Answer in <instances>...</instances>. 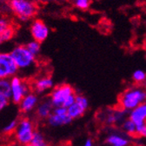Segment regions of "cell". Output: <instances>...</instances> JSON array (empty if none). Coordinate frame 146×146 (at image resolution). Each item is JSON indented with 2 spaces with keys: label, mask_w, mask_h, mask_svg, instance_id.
I'll use <instances>...</instances> for the list:
<instances>
[{
  "label": "cell",
  "mask_w": 146,
  "mask_h": 146,
  "mask_svg": "<svg viewBox=\"0 0 146 146\" xmlns=\"http://www.w3.org/2000/svg\"><path fill=\"white\" fill-rule=\"evenodd\" d=\"M18 68L11 53H0V79L11 78L16 76Z\"/></svg>",
  "instance_id": "obj_7"
},
{
  "label": "cell",
  "mask_w": 146,
  "mask_h": 146,
  "mask_svg": "<svg viewBox=\"0 0 146 146\" xmlns=\"http://www.w3.org/2000/svg\"><path fill=\"white\" fill-rule=\"evenodd\" d=\"M26 48L28 49V50L34 56H38L40 52V50H41V44L38 41H35V40H32V41H30L28 42V44L25 45Z\"/></svg>",
  "instance_id": "obj_20"
},
{
  "label": "cell",
  "mask_w": 146,
  "mask_h": 146,
  "mask_svg": "<svg viewBox=\"0 0 146 146\" xmlns=\"http://www.w3.org/2000/svg\"><path fill=\"white\" fill-rule=\"evenodd\" d=\"M10 101H11L10 98H8L6 96H4L2 94H0V111H4V110L9 105Z\"/></svg>",
  "instance_id": "obj_25"
},
{
  "label": "cell",
  "mask_w": 146,
  "mask_h": 146,
  "mask_svg": "<svg viewBox=\"0 0 146 146\" xmlns=\"http://www.w3.org/2000/svg\"><path fill=\"white\" fill-rule=\"evenodd\" d=\"M133 146H144V145H143V144H139V143H137V144H134Z\"/></svg>",
  "instance_id": "obj_30"
},
{
  "label": "cell",
  "mask_w": 146,
  "mask_h": 146,
  "mask_svg": "<svg viewBox=\"0 0 146 146\" xmlns=\"http://www.w3.org/2000/svg\"><path fill=\"white\" fill-rule=\"evenodd\" d=\"M10 26V23L5 18H0V34Z\"/></svg>",
  "instance_id": "obj_28"
},
{
  "label": "cell",
  "mask_w": 146,
  "mask_h": 146,
  "mask_svg": "<svg viewBox=\"0 0 146 146\" xmlns=\"http://www.w3.org/2000/svg\"><path fill=\"white\" fill-rule=\"evenodd\" d=\"M83 146H94V143H93V141L92 139H90V138H88L84 141V145Z\"/></svg>",
  "instance_id": "obj_29"
},
{
  "label": "cell",
  "mask_w": 146,
  "mask_h": 146,
  "mask_svg": "<svg viewBox=\"0 0 146 146\" xmlns=\"http://www.w3.org/2000/svg\"><path fill=\"white\" fill-rule=\"evenodd\" d=\"M54 86V81L50 77H42L34 81L32 88L36 93L44 94L50 90Z\"/></svg>",
  "instance_id": "obj_14"
},
{
  "label": "cell",
  "mask_w": 146,
  "mask_h": 146,
  "mask_svg": "<svg viewBox=\"0 0 146 146\" xmlns=\"http://www.w3.org/2000/svg\"><path fill=\"white\" fill-rule=\"evenodd\" d=\"M127 112L123 109H106L99 112L98 119L107 125H118L127 118Z\"/></svg>",
  "instance_id": "obj_6"
},
{
  "label": "cell",
  "mask_w": 146,
  "mask_h": 146,
  "mask_svg": "<svg viewBox=\"0 0 146 146\" xmlns=\"http://www.w3.org/2000/svg\"><path fill=\"white\" fill-rule=\"evenodd\" d=\"M74 93V89L71 85L68 84H63L53 88L50 93V100L54 107L63 106L65 99Z\"/></svg>",
  "instance_id": "obj_8"
},
{
  "label": "cell",
  "mask_w": 146,
  "mask_h": 146,
  "mask_svg": "<svg viewBox=\"0 0 146 146\" xmlns=\"http://www.w3.org/2000/svg\"><path fill=\"white\" fill-rule=\"evenodd\" d=\"M11 80L10 78L0 79V94L6 96L8 98L11 97Z\"/></svg>",
  "instance_id": "obj_19"
},
{
  "label": "cell",
  "mask_w": 146,
  "mask_h": 146,
  "mask_svg": "<svg viewBox=\"0 0 146 146\" xmlns=\"http://www.w3.org/2000/svg\"><path fill=\"white\" fill-rule=\"evenodd\" d=\"M89 108V100L84 95H76V102L67 108V112L70 118L77 119L82 117Z\"/></svg>",
  "instance_id": "obj_10"
},
{
  "label": "cell",
  "mask_w": 146,
  "mask_h": 146,
  "mask_svg": "<svg viewBox=\"0 0 146 146\" xmlns=\"http://www.w3.org/2000/svg\"><path fill=\"white\" fill-rule=\"evenodd\" d=\"M17 123H18V120L17 119H12L10 122H8L4 127H3V133L5 134H11L13 132H15L17 127Z\"/></svg>",
  "instance_id": "obj_21"
},
{
  "label": "cell",
  "mask_w": 146,
  "mask_h": 146,
  "mask_svg": "<svg viewBox=\"0 0 146 146\" xmlns=\"http://www.w3.org/2000/svg\"><path fill=\"white\" fill-rule=\"evenodd\" d=\"M35 131L33 122L29 117H23L18 120L17 127L14 132L15 139L18 144L27 146L31 143Z\"/></svg>",
  "instance_id": "obj_2"
},
{
  "label": "cell",
  "mask_w": 146,
  "mask_h": 146,
  "mask_svg": "<svg viewBox=\"0 0 146 146\" xmlns=\"http://www.w3.org/2000/svg\"><path fill=\"white\" fill-rule=\"evenodd\" d=\"M75 7L79 10H87L90 7V0H72Z\"/></svg>",
  "instance_id": "obj_24"
},
{
  "label": "cell",
  "mask_w": 146,
  "mask_h": 146,
  "mask_svg": "<svg viewBox=\"0 0 146 146\" xmlns=\"http://www.w3.org/2000/svg\"><path fill=\"white\" fill-rule=\"evenodd\" d=\"M11 80V101L15 104H19L25 96H26L30 90V85L27 82L24 81L21 78L14 76Z\"/></svg>",
  "instance_id": "obj_5"
},
{
  "label": "cell",
  "mask_w": 146,
  "mask_h": 146,
  "mask_svg": "<svg viewBox=\"0 0 146 146\" xmlns=\"http://www.w3.org/2000/svg\"><path fill=\"white\" fill-rule=\"evenodd\" d=\"M27 146H49V144L43 133L39 131H35L31 143Z\"/></svg>",
  "instance_id": "obj_18"
},
{
  "label": "cell",
  "mask_w": 146,
  "mask_h": 146,
  "mask_svg": "<svg viewBox=\"0 0 146 146\" xmlns=\"http://www.w3.org/2000/svg\"><path fill=\"white\" fill-rule=\"evenodd\" d=\"M137 135L141 137H146V123L137 126Z\"/></svg>",
  "instance_id": "obj_26"
},
{
  "label": "cell",
  "mask_w": 146,
  "mask_h": 146,
  "mask_svg": "<svg viewBox=\"0 0 146 146\" xmlns=\"http://www.w3.org/2000/svg\"><path fill=\"white\" fill-rule=\"evenodd\" d=\"M144 102H146V90L139 86H133L125 90L119 98L121 108L128 112Z\"/></svg>",
  "instance_id": "obj_1"
},
{
  "label": "cell",
  "mask_w": 146,
  "mask_h": 146,
  "mask_svg": "<svg viewBox=\"0 0 146 146\" xmlns=\"http://www.w3.org/2000/svg\"><path fill=\"white\" fill-rule=\"evenodd\" d=\"M18 70H25L31 69L36 63V57L32 55L25 45H18L13 48L11 52Z\"/></svg>",
  "instance_id": "obj_4"
},
{
  "label": "cell",
  "mask_w": 146,
  "mask_h": 146,
  "mask_svg": "<svg viewBox=\"0 0 146 146\" xmlns=\"http://www.w3.org/2000/svg\"><path fill=\"white\" fill-rule=\"evenodd\" d=\"M10 8L18 18L26 22L36 13V5L31 0H10Z\"/></svg>",
  "instance_id": "obj_3"
},
{
  "label": "cell",
  "mask_w": 146,
  "mask_h": 146,
  "mask_svg": "<svg viewBox=\"0 0 146 146\" xmlns=\"http://www.w3.org/2000/svg\"><path fill=\"white\" fill-rule=\"evenodd\" d=\"M132 79L136 83H143L146 80V72L143 70H136L132 73Z\"/></svg>",
  "instance_id": "obj_23"
},
{
  "label": "cell",
  "mask_w": 146,
  "mask_h": 146,
  "mask_svg": "<svg viewBox=\"0 0 146 146\" xmlns=\"http://www.w3.org/2000/svg\"><path fill=\"white\" fill-rule=\"evenodd\" d=\"M75 102H76V94L74 93V94L70 95V97H68V98L65 99V101H64L63 106L65 107V108H68V107H70V105H72Z\"/></svg>",
  "instance_id": "obj_27"
},
{
  "label": "cell",
  "mask_w": 146,
  "mask_h": 146,
  "mask_svg": "<svg viewBox=\"0 0 146 146\" xmlns=\"http://www.w3.org/2000/svg\"><path fill=\"white\" fill-rule=\"evenodd\" d=\"M121 130L128 136L137 135V125L129 117L121 123Z\"/></svg>",
  "instance_id": "obj_17"
},
{
  "label": "cell",
  "mask_w": 146,
  "mask_h": 146,
  "mask_svg": "<svg viewBox=\"0 0 146 146\" xmlns=\"http://www.w3.org/2000/svg\"><path fill=\"white\" fill-rule=\"evenodd\" d=\"M105 142L109 146H129L131 138L123 131L111 130L106 136Z\"/></svg>",
  "instance_id": "obj_12"
},
{
  "label": "cell",
  "mask_w": 146,
  "mask_h": 146,
  "mask_svg": "<svg viewBox=\"0 0 146 146\" xmlns=\"http://www.w3.org/2000/svg\"><path fill=\"white\" fill-rule=\"evenodd\" d=\"M72 119L67 112V108L64 106L54 107L50 117L47 118L49 125L51 127H61L70 123Z\"/></svg>",
  "instance_id": "obj_9"
},
{
  "label": "cell",
  "mask_w": 146,
  "mask_h": 146,
  "mask_svg": "<svg viewBox=\"0 0 146 146\" xmlns=\"http://www.w3.org/2000/svg\"><path fill=\"white\" fill-rule=\"evenodd\" d=\"M54 109L50 99H44L42 102L38 103L36 108V114L41 119H47L51 114Z\"/></svg>",
  "instance_id": "obj_16"
},
{
  "label": "cell",
  "mask_w": 146,
  "mask_h": 146,
  "mask_svg": "<svg viewBox=\"0 0 146 146\" xmlns=\"http://www.w3.org/2000/svg\"><path fill=\"white\" fill-rule=\"evenodd\" d=\"M14 33H15L14 28L10 25L7 29H5L1 34H0V39H1L2 42H7L13 38Z\"/></svg>",
  "instance_id": "obj_22"
},
{
  "label": "cell",
  "mask_w": 146,
  "mask_h": 146,
  "mask_svg": "<svg viewBox=\"0 0 146 146\" xmlns=\"http://www.w3.org/2000/svg\"><path fill=\"white\" fill-rule=\"evenodd\" d=\"M129 118H131L136 125H140L146 123V102L143 103L137 108L129 112Z\"/></svg>",
  "instance_id": "obj_15"
},
{
  "label": "cell",
  "mask_w": 146,
  "mask_h": 146,
  "mask_svg": "<svg viewBox=\"0 0 146 146\" xmlns=\"http://www.w3.org/2000/svg\"><path fill=\"white\" fill-rule=\"evenodd\" d=\"M38 104V98L36 93L29 92L19 103V109L23 113H30Z\"/></svg>",
  "instance_id": "obj_13"
},
{
  "label": "cell",
  "mask_w": 146,
  "mask_h": 146,
  "mask_svg": "<svg viewBox=\"0 0 146 146\" xmlns=\"http://www.w3.org/2000/svg\"><path fill=\"white\" fill-rule=\"evenodd\" d=\"M2 43H3V42H2V41H1V39H0V44H2Z\"/></svg>",
  "instance_id": "obj_31"
},
{
  "label": "cell",
  "mask_w": 146,
  "mask_h": 146,
  "mask_svg": "<svg viewBox=\"0 0 146 146\" xmlns=\"http://www.w3.org/2000/svg\"><path fill=\"white\" fill-rule=\"evenodd\" d=\"M31 34L33 40L41 44L47 39L50 34V29L44 21L41 19H36L31 25Z\"/></svg>",
  "instance_id": "obj_11"
}]
</instances>
